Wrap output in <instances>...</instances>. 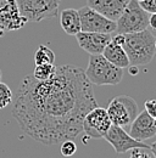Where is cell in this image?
I'll return each mask as SVG.
<instances>
[{"instance_id":"1","label":"cell","mask_w":156,"mask_h":158,"mask_svg":"<svg viewBox=\"0 0 156 158\" xmlns=\"http://www.w3.org/2000/svg\"><path fill=\"white\" fill-rule=\"evenodd\" d=\"M92 83L79 67L62 64L46 80L26 76L19 84L12 116L33 140L53 146L73 140L85 114L97 107Z\"/></svg>"},{"instance_id":"2","label":"cell","mask_w":156,"mask_h":158,"mask_svg":"<svg viewBox=\"0 0 156 158\" xmlns=\"http://www.w3.org/2000/svg\"><path fill=\"white\" fill-rule=\"evenodd\" d=\"M122 46L128 56L129 66H145L155 57V37L148 28L124 34Z\"/></svg>"},{"instance_id":"3","label":"cell","mask_w":156,"mask_h":158,"mask_svg":"<svg viewBox=\"0 0 156 158\" xmlns=\"http://www.w3.org/2000/svg\"><path fill=\"white\" fill-rule=\"evenodd\" d=\"M88 80L94 85H117L123 78V68H119L100 55H90L85 69Z\"/></svg>"},{"instance_id":"4","label":"cell","mask_w":156,"mask_h":158,"mask_svg":"<svg viewBox=\"0 0 156 158\" xmlns=\"http://www.w3.org/2000/svg\"><path fill=\"white\" fill-rule=\"evenodd\" d=\"M149 15L138 0H129L126 9L116 20V34H128L144 31L149 27Z\"/></svg>"},{"instance_id":"5","label":"cell","mask_w":156,"mask_h":158,"mask_svg":"<svg viewBox=\"0 0 156 158\" xmlns=\"http://www.w3.org/2000/svg\"><path fill=\"white\" fill-rule=\"evenodd\" d=\"M106 111L111 119V123L124 129L131 127L132 122L139 113L136 102L127 95H119L114 98L110 101Z\"/></svg>"},{"instance_id":"6","label":"cell","mask_w":156,"mask_h":158,"mask_svg":"<svg viewBox=\"0 0 156 158\" xmlns=\"http://www.w3.org/2000/svg\"><path fill=\"white\" fill-rule=\"evenodd\" d=\"M20 12L29 22H40L58 16L61 0H16Z\"/></svg>"},{"instance_id":"7","label":"cell","mask_w":156,"mask_h":158,"mask_svg":"<svg viewBox=\"0 0 156 158\" xmlns=\"http://www.w3.org/2000/svg\"><path fill=\"white\" fill-rule=\"evenodd\" d=\"M111 125L112 123L107 114V111L97 106L85 114L83 119L82 131H84L87 139H101L104 138Z\"/></svg>"},{"instance_id":"8","label":"cell","mask_w":156,"mask_h":158,"mask_svg":"<svg viewBox=\"0 0 156 158\" xmlns=\"http://www.w3.org/2000/svg\"><path fill=\"white\" fill-rule=\"evenodd\" d=\"M80 17L82 32H97L112 34L116 31V22L106 19L89 6H83L78 10Z\"/></svg>"},{"instance_id":"9","label":"cell","mask_w":156,"mask_h":158,"mask_svg":"<svg viewBox=\"0 0 156 158\" xmlns=\"http://www.w3.org/2000/svg\"><path fill=\"white\" fill-rule=\"evenodd\" d=\"M104 139L114 147L115 152L117 153H124V152L132 151L133 148H138V147L150 150L149 145H146L143 141H138L136 139H133L129 135V133L126 131L124 128L115 125V124L110 127V129L104 135Z\"/></svg>"},{"instance_id":"10","label":"cell","mask_w":156,"mask_h":158,"mask_svg":"<svg viewBox=\"0 0 156 158\" xmlns=\"http://www.w3.org/2000/svg\"><path fill=\"white\" fill-rule=\"evenodd\" d=\"M27 22L20 12L16 0H0V35L5 32L19 31Z\"/></svg>"},{"instance_id":"11","label":"cell","mask_w":156,"mask_h":158,"mask_svg":"<svg viewBox=\"0 0 156 158\" xmlns=\"http://www.w3.org/2000/svg\"><path fill=\"white\" fill-rule=\"evenodd\" d=\"M76 39L80 49L87 51L90 55L102 54L105 46L111 41L112 35L109 33H97V32H79L76 35Z\"/></svg>"},{"instance_id":"12","label":"cell","mask_w":156,"mask_h":158,"mask_svg":"<svg viewBox=\"0 0 156 158\" xmlns=\"http://www.w3.org/2000/svg\"><path fill=\"white\" fill-rule=\"evenodd\" d=\"M129 135L138 141H146L156 135L154 118L145 110L143 112H139L134 120L132 122Z\"/></svg>"},{"instance_id":"13","label":"cell","mask_w":156,"mask_h":158,"mask_svg":"<svg viewBox=\"0 0 156 158\" xmlns=\"http://www.w3.org/2000/svg\"><path fill=\"white\" fill-rule=\"evenodd\" d=\"M128 2L129 0H87V6L116 22Z\"/></svg>"},{"instance_id":"14","label":"cell","mask_w":156,"mask_h":158,"mask_svg":"<svg viewBox=\"0 0 156 158\" xmlns=\"http://www.w3.org/2000/svg\"><path fill=\"white\" fill-rule=\"evenodd\" d=\"M101 55L107 61H110L111 63H114L115 66L119 67V68L129 67V60H128V56H127L123 46L119 44H116L112 40L105 46Z\"/></svg>"},{"instance_id":"15","label":"cell","mask_w":156,"mask_h":158,"mask_svg":"<svg viewBox=\"0 0 156 158\" xmlns=\"http://www.w3.org/2000/svg\"><path fill=\"white\" fill-rule=\"evenodd\" d=\"M60 24L62 31L68 35H76L82 31L80 28V17L76 9H65L60 15Z\"/></svg>"},{"instance_id":"16","label":"cell","mask_w":156,"mask_h":158,"mask_svg":"<svg viewBox=\"0 0 156 158\" xmlns=\"http://www.w3.org/2000/svg\"><path fill=\"white\" fill-rule=\"evenodd\" d=\"M34 62L36 64L43 63H54L55 62V54L51 49L45 45H39L38 49L34 52Z\"/></svg>"},{"instance_id":"17","label":"cell","mask_w":156,"mask_h":158,"mask_svg":"<svg viewBox=\"0 0 156 158\" xmlns=\"http://www.w3.org/2000/svg\"><path fill=\"white\" fill-rule=\"evenodd\" d=\"M56 66L54 63H43V64H36L33 77L37 80H46L55 73Z\"/></svg>"},{"instance_id":"18","label":"cell","mask_w":156,"mask_h":158,"mask_svg":"<svg viewBox=\"0 0 156 158\" xmlns=\"http://www.w3.org/2000/svg\"><path fill=\"white\" fill-rule=\"evenodd\" d=\"M12 102V91L9 85L0 80V110L5 108Z\"/></svg>"},{"instance_id":"19","label":"cell","mask_w":156,"mask_h":158,"mask_svg":"<svg viewBox=\"0 0 156 158\" xmlns=\"http://www.w3.org/2000/svg\"><path fill=\"white\" fill-rule=\"evenodd\" d=\"M77 151V145L72 140H65L61 142V153L65 157H71L76 153Z\"/></svg>"},{"instance_id":"20","label":"cell","mask_w":156,"mask_h":158,"mask_svg":"<svg viewBox=\"0 0 156 158\" xmlns=\"http://www.w3.org/2000/svg\"><path fill=\"white\" fill-rule=\"evenodd\" d=\"M129 158H153L151 153L148 151V148H143V147H138L133 148L131 157Z\"/></svg>"},{"instance_id":"21","label":"cell","mask_w":156,"mask_h":158,"mask_svg":"<svg viewBox=\"0 0 156 158\" xmlns=\"http://www.w3.org/2000/svg\"><path fill=\"white\" fill-rule=\"evenodd\" d=\"M139 4L148 14H155L156 12V0H141V1H139Z\"/></svg>"},{"instance_id":"22","label":"cell","mask_w":156,"mask_h":158,"mask_svg":"<svg viewBox=\"0 0 156 158\" xmlns=\"http://www.w3.org/2000/svg\"><path fill=\"white\" fill-rule=\"evenodd\" d=\"M144 107H145V111L153 118H156V100H146L144 103Z\"/></svg>"},{"instance_id":"23","label":"cell","mask_w":156,"mask_h":158,"mask_svg":"<svg viewBox=\"0 0 156 158\" xmlns=\"http://www.w3.org/2000/svg\"><path fill=\"white\" fill-rule=\"evenodd\" d=\"M149 27H151L153 29H156V12L149 15Z\"/></svg>"},{"instance_id":"24","label":"cell","mask_w":156,"mask_h":158,"mask_svg":"<svg viewBox=\"0 0 156 158\" xmlns=\"http://www.w3.org/2000/svg\"><path fill=\"white\" fill-rule=\"evenodd\" d=\"M150 151L153 152V156L156 158V141H155V142H153V143L150 145Z\"/></svg>"},{"instance_id":"25","label":"cell","mask_w":156,"mask_h":158,"mask_svg":"<svg viewBox=\"0 0 156 158\" xmlns=\"http://www.w3.org/2000/svg\"><path fill=\"white\" fill-rule=\"evenodd\" d=\"M154 124H155V127H156V118H154Z\"/></svg>"},{"instance_id":"26","label":"cell","mask_w":156,"mask_h":158,"mask_svg":"<svg viewBox=\"0 0 156 158\" xmlns=\"http://www.w3.org/2000/svg\"><path fill=\"white\" fill-rule=\"evenodd\" d=\"M155 55H156V39H155Z\"/></svg>"},{"instance_id":"27","label":"cell","mask_w":156,"mask_h":158,"mask_svg":"<svg viewBox=\"0 0 156 158\" xmlns=\"http://www.w3.org/2000/svg\"><path fill=\"white\" fill-rule=\"evenodd\" d=\"M0 80H1V71H0Z\"/></svg>"},{"instance_id":"28","label":"cell","mask_w":156,"mask_h":158,"mask_svg":"<svg viewBox=\"0 0 156 158\" xmlns=\"http://www.w3.org/2000/svg\"><path fill=\"white\" fill-rule=\"evenodd\" d=\"M138 1H141V0H138Z\"/></svg>"}]
</instances>
